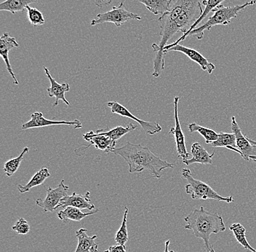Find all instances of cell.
<instances>
[{
	"instance_id": "obj_1",
	"label": "cell",
	"mask_w": 256,
	"mask_h": 252,
	"mask_svg": "<svg viewBox=\"0 0 256 252\" xmlns=\"http://www.w3.org/2000/svg\"><path fill=\"white\" fill-rule=\"evenodd\" d=\"M112 153L124 159L130 173H140L147 170L152 177L160 179L163 170L174 168V164L156 156L148 147L140 144L128 142L126 145L112 150Z\"/></svg>"
},
{
	"instance_id": "obj_2",
	"label": "cell",
	"mask_w": 256,
	"mask_h": 252,
	"mask_svg": "<svg viewBox=\"0 0 256 252\" xmlns=\"http://www.w3.org/2000/svg\"><path fill=\"white\" fill-rule=\"evenodd\" d=\"M186 223V229H190L198 238L202 239L207 252H215L210 242L212 234H217L226 230L223 217L217 213H210L204 207L196 208L184 219Z\"/></svg>"
},
{
	"instance_id": "obj_3",
	"label": "cell",
	"mask_w": 256,
	"mask_h": 252,
	"mask_svg": "<svg viewBox=\"0 0 256 252\" xmlns=\"http://www.w3.org/2000/svg\"><path fill=\"white\" fill-rule=\"evenodd\" d=\"M256 4V0H251L243 5L232 6V7H225L223 5H220L218 7L214 9V16H210L206 23L203 24L198 28H195L187 35V38L190 36H196L198 40H202L204 37V32L206 30L210 31L214 26H226L231 23L232 19H236L238 14L241 11H244L249 6H254Z\"/></svg>"
},
{
	"instance_id": "obj_4",
	"label": "cell",
	"mask_w": 256,
	"mask_h": 252,
	"mask_svg": "<svg viewBox=\"0 0 256 252\" xmlns=\"http://www.w3.org/2000/svg\"><path fill=\"white\" fill-rule=\"evenodd\" d=\"M182 175L188 182L185 187L186 192L191 195L192 198L194 200L210 199V200H215L217 201L226 202L227 203L234 202L233 197L222 196L206 183L194 179L192 176L191 171L188 168L182 169Z\"/></svg>"
},
{
	"instance_id": "obj_5",
	"label": "cell",
	"mask_w": 256,
	"mask_h": 252,
	"mask_svg": "<svg viewBox=\"0 0 256 252\" xmlns=\"http://www.w3.org/2000/svg\"><path fill=\"white\" fill-rule=\"evenodd\" d=\"M124 2H122L120 3L119 6L113 7L111 11L108 12L98 14L96 19L91 22L90 25L94 27L98 24L112 23L116 27H120L130 20H142L140 16L127 11L124 8Z\"/></svg>"
},
{
	"instance_id": "obj_6",
	"label": "cell",
	"mask_w": 256,
	"mask_h": 252,
	"mask_svg": "<svg viewBox=\"0 0 256 252\" xmlns=\"http://www.w3.org/2000/svg\"><path fill=\"white\" fill-rule=\"evenodd\" d=\"M232 130L236 136V147L240 156L247 161L252 160L256 163V142L242 134L234 116L232 118Z\"/></svg>"
},
{
	"instance_id": "obj_7",
	"label": "cell",
	"mask_w": 256,
	"mask_h": 252,
	"mask_svg": "<svg viewBox=\"0 0 256 252\" xmlns=\"http://www.w3.org/2000/svg\"><path fill=\"white\" fill-rule=\"evenodd\" d=\"M70 187L65 184L64 179L56 188L49 187L47 189V196L44 200L38 199L36 204L42 208L44 212H52L57 209L58 205L60 204V200L67 195Z\"/></svg>"
},
{
	"instance_id": "obj_8",
	"label": "cell",
	"mask_w": 256,
	"mask_h": 252,
	"mask_svg": "<svg viewBox=\"0 0 256 252\" xmlns=\"http://www.w3.org/2000/svg\"><path fill=\"white\" fill-rule=\"evenodd\" d=\"M107 106L111 109L112 113L116 114V115H120V116L124 117V118L132 119V120H135L138 124H140V126H142V128H143L144 131L146 134L154 135L161 132L162 130L159 123H156V122H147L136 118V116H134V115H132L128 110V109L120 104L119 102H108L107 103Z\"/></svg>"
},
{
	"instance_id": "obj_9",
	"label": "cell",
	"mask_w": 256,
	"mask_h": 252,
	"mask_svg": "<svg viewBox=\"0 0 256 252\" xmlns=\"http://www.w3.org/2000/svg\"><path fill=\"white\" fill-rule=\"evenodd\" d=\"M67 126L72 127L75 129L82 128V123L79 120H72V121H64V120H51L46 119L43 116L42 112H36L32 114L31 120L22 125V130L31 129V128H42L50 126Z\"/></svg>"
},
{
	"instance_id": "obj_10",
	"label": "cell",
	"mask_w": 256,
	"mask_h": 252,
	"mask_svg": "<svg viewBox=\"0 0 256 252\" xmlns=\"http://www.w3.org/2000/svg\"><path fill=\"white\" fill-rule=\"evenodd\" d=\"M178 96H176L174 98V118H175V127L171 128L169 134L174 135L175 139L176 150H177L178 155L179 158H182V162L188 160V157L192 155L191 153H188L186 147V139L183 131L180 126V121H179L178 112Z\"/></svg>"
},
{
	"instance_id": "obj_11",
	"label": "cell",
	"mask_w": 256,
	"mask_h": 252,
	"mask_svg": "<svg viewBox=\"0 0 256 252\" xmlns=\"http://www.w3.org/2000/svg\"><path fill=\"white\" fill-rule=\"evenodd\" d=\"M83 138L86 142H89L90 144L82 148L81 147V148L75 150V152L81 151L79 155H82V151H84V154H86L87 149L92 145L95 147L96 150L104 151L106 153H111L112 151L114 150L115 147H116V141L110 139L108 136L97 134L92 131H89L83 135Z\"/></svg>"
},
{
	"instance_id": "obj_12",
	"label": "cell",
	"mask_w": 256,
	"mask_h": 252,
	"mask_svg": "<svg viewBox=\"0 0 256 252\" xmlns=\"http://www.w3.org/2000/svg\"><path fill=\"white\" fill-rule=\"evenodd\" d=\"M170 51H177V52L182 53L184 55L190 58L192 62L198 64L201 67L203 71L207 72L209 75H211L212 72L216 70V66L214 64L211 63V62H210L204 56L202 55L196 50L178 44L174 46V47L169 48L168 51L164 52V54H167L168 52H170Z\"/></svg>"
},
{
	"instance_id": "obj_13",
	"label": "cell",
	"mask_w": 256,
	"mask_h": 252,
	"mask_svg": "<svg viewBox=\"0 0 256 252\" xmlns=\"http://www.w3.org/2000/svg\"><path fill=\"white\" fill-rule=\"evenodd\" d=\"M90 192H86L84 195L76 194L73 192L71 195H66L60 200V204L58 205L57 208H66L71 206L80 209H88L90 211H94L95 209V205L90 203Z\"/></svg>"
},
{
	"instance_id": "obj_14",
	"label": "cell",
	"mask_w": 256,
	"mask_h": 252,
	"mask_svg": "<svg viewBox=\"0 0 256 252\" xmlns=\"http://www.w3.org/2000/svg\"><path fill=\"white\" fill-rule=\"evenodd\" d=\"M18 47H19V44L16 41L15 38L10 36L8 32L3 34L2 36L0 38V54L6 64V68H7L8 72L14 80V84L16 86L19 84V82L12 71V67H11L9 60V52L12 48Z\"/></svg>"
},
{
	"instance_id": "obj_15",
	"label": "cell",
	"mask_w": 256,
	"mask_h": 252,
	"mask_svg": "<svg viewBox=\"0 0 256 252\" xmlns=\"http://www.w3.org/2000/svg\"><path fill=\"white\" fill-rule=\"evenodd\" d=\"M44 72L47 75L48 79L50 82V87L47 89L48 96L50 97L56 98V102L52 104V107H57L58 105V102L60 100L63 101L67 106L70 105V103L66 100L65 97V94L68 92L70 90V86L68 83H63L60 84L52 76H51L50 72L46 67H44Z\"/></svg>"
},
{
	"instance_id": "obj_16",
	"label": "cell",
	"mask_w": 256,
	"mask_h": 252,
	"mask_svg": "<svg viewBox=\"0 0 256 252\" xmlns=\"http://www.w3.org/2000/svg\"><path fill=\"white\" fill-rule=\"evenodd\" d=\"M191 159L185 160L183 163L186 166H190L193 163H200V164H212V158H214L215 152L210 154L202 146L200 145L199 143H194L192 145Z\"/></svg>"
},
{
	"instance_id": "obj_17",
	"label": "cell",
	"mask_w": 256,
	"mask_h": 252,
	"mask_svg": "<svg viewBox=\"0 0 256 252\" xmlns=\"http://www.w3.org/2000/svg\"><path fill=\"white\" fill-rule=\"evenodd\" d=\"M225 0H202V6H206V8H204V11H203L202 14L200 16V19L194 24V25L192 26V28L188 30V32L184 34V35H182V36L179 38L178 40H176V42H174V43L170 45H168L164 48V54L166 51H168L169 48L174 47V46H176V45L179 44L180 42L184 41V40L186 39L187 35L190 33V32L192 31V30H194L195 27H196V26L198 25L211 12V11H214V9H216V8L218 7L220 5H222V3ZM166 55V54H164Z\"/></svg>"
},
{
	"instance_id": "obj_18",
	"label": "cell",
	"mask_w": 256,
	"mask_h": 252,
	"mask_svg": "<svg viewBox=\"0 0 256 252\" xmlns=\"http://www.w3.org/2000/svg\"><path fill=\"white\" fill-rule=\"evenodd\" d=\"M98 211L99 209H96L89 213H83L82 212L81 209L80 208L68 206L64 208V210L58 211L57 213V216L59 219L63 221L64 224H67L71 221H82L84 218L90 216V215L95 214Z\"/></svg>"
},
{
	"instance_id": "obj_19",
	"label": "cell",
	"mask_w": 256,
	"mask_h": 252,
	"mask_svg": "<svg viewBox=\"0 0 256 252\" xmlns=\"http://www.w3.org/2000/svg\"><path fill=\"white\" fill-rule=\"evenodd\" d=\"M87 229L81 228L76 231V236L78 239V244L74 252H94L98 243H96L97 235L89 236Z\"/></svg>"
},
{
	"instance_id": "obj_20",
	"label": "cell",
	"mask_w": 256,
	"mask_h": 252,
	"mask_svg": "<svg viewBox=\"0 0 256 252\" xmlns=\"http://www.w3.org/2000/svg\"><path fill=\"white\" fill-rule=\"evenodd\" d=\"M154 15H163L168 12L175 0H138Z\"/></svg>"
},
{
	"instance_id": "obj_21",
	"label": "cell",
	"mask_w": 256,
	"mask_h": 252,
	"mask_svg": "<svg viewBox=\"0 0 256 252\" xmlns=\"http://www.w3.org/2000/svg\"><path fill=\"white\" fill-rule=\"evenodd\" d=\"M50 176V173L49 169L47 167H42L40 171H38L34 175L30 182L27 183L25 185L18 184V189L20 193L30 192L33 187L42 185Z\"/></svg>"
},
{
	"instance_id": "obj_22",
	"label": "cell",
	"mask_w": 256,
	"mask_h": 252,
	"mask_svg": "<svg viewBox=\"0 0 256 252\" xmlns=\"http://www.w3.org/2000/svg\"><path fill=\"white\" fill-rule=\"evenodd\" d=\"M210 144L214 147H225L227 150L234 151L239 155L240 154V152L236 147V136L234 133L232 134L224 132L219 133L217 140L211 143Z\"/></svg>"
},
{
	"instance_id": "obj_23",
	"label": "cell",
	"mask_w": 256,
	"mask_h": 252,
	"mask_svg": "<svg viewBox=\"0 0 256 252\" xmlns=\"http://www.w3.org/2000/svg\"><path fill=\"white\" fill-rule=\"evenodd\" d=\"M38 3V0H6L0 4V11H8L12 14L23 12L30 4Z\"/></svg>"
},
{
	"instance_id": "obj_24",
	"label": "cell",
	"mask_w": 256,
	"mask_h": 252,
	"mask_svg": "<svg viewBox=\"0 0 256 252\" xmlns=\"http://www.w3.org/2000/svg\"><path fill=\"white\" fill-rule=\"evenodd\" d=\"M137 127L136 125H134L132 123H130L128 126L124 127L121 126H116L113 129L108 131H106V129L98 130L96 133L98 134L104 135V136H108L110 139L118 142L124 135L136 130Z\"/></svg>"
},
{
	"instance_id": "obj_25",
	"label": "cell",
	"mask_w": 256,
	"mask_h": 252,
	"mask_svg": "<svg viewBox=\"0 0 256 252\" xmlns=\"http://www.w3.org/2000/svg\"><path fill=\"white\" fill-rule=\"evenodd\" d=\"M230 229L233 232L238 243L242 245L244 249L248 250L249 252H256V249L252 248L248 243L247 237H246V229L242 224L240 223H234L230 225Z\"/></svg>"
},
{
	"instance_id": "obj_26",
	"label": "cell",
	"mask_w": 256,
	"mask_h": 252,
	"mask_svg": "<svg viewBox=\"0 0 256 252\" xmlns=\"http://www.w3.org/2000/svg\"><path fill=\"white\" fill-rule=\"evenodd\" d=\"M187 126H188L190 132H198L201 134L206 139V144H210L211 143L217 140L218 137V134H217L214 130L210 129V128H206V127L200 126L196 123H191Z\"/></svg>"
},
{
	"instance_id": "obj_27",
	"label": "cell",
	"mask_w": 256,
	"mask_h": 252,
	"mask_svg": "<svg viewBox=\"0 0 256 252\" xmlns=\"http://www.w3.org/2000/svg\"><path fill=\"white\" fill-rule=\"evenodd\" d=\"M30 151L28 147H26L22 151V153L17 158L11 159L4 163V171L8 176H12L18 169L20 163L23 161L24 155Z\"/></svg>"
},
{
	"instance_id": "obj_28",
	"label": "cell",
	"mask_w": 256,
	"mask_h": 252,
	"mask_svg": "<svg viewBox=\"0 0 256 252\" xmlns=\"http://www.w3.org/2000/svg\"><path fill=\"white\" fill-rule=\"evenodd\" d=\"M129 212V208L126 207L124 210V216H123L122 222L121 227L118 229L115 235V241L118 244L126 245L128 241V232L127 227L128 213Z\"/></svg>"
},
{
	"instance_id": "obj_29",
	"label": "cell",
	"mask_w": 256,
	"mask_h": 252,
	"mask_svg": "<svg viewBox=\"0 0 256 252\" xmlns=\"http://www.w3.org/2000/svg\"><path fill=\"white\" fill-rule=\"evenodd\" d=\"M26 11H27V17H28V22L34 27H40V26H42L46 24L44 16L39 10L30 7V6H27L26 8Z\"/></svg>"
},
{
	"instance_id": "obj_30",
	"label": "cell",
	"mask_w": 256,
	"mask_h": 252,
	"mask_svg": "<svg viewBox=\"0 0 256 252\" xmlns=\"http://www.w3.org/2000/svg\"><path fill=\"white\" fill-rule=\"evenodd\" d=\"M12 229L19 235H26L30 231V226L28 221L24 218H20L18 221L12 226Z\"/></svg>"
},
{
	"instance_id": "obj_31",
	"label": "cell",
	"mask_w": 256,
	"mask_h": 252,
	"mask_svg": "<svg viewBox=\"0 0 256 252\" xmlns=\"http://www.w3.org/2000/svg\"><path fill=\"white\" fill-rule=\"evenodd\" d=\"M104 252H127L126 251V245H112L108 248V249L106 250Z\"/></svg>"
},
{
	"instance_id": "obj_32",
	"label": "cell",
	"mask_w": 256,
	"mask_h": 252,
	"mask_svg": "<svg viewBox=\"0 0 256 252\" xmlns=\"http://www.w3.org/2000/svg\"><path fill=\"white\" fill-rule=\"evenodd\" d=\"M94 1L97 7L104 8L111 4L113 0H94Z\"/></svg>"
},
{
	"instance_id": "obj_33",
	"label": "cell",
	"mask_w": 256,
	"mask_h": 252,
	"mask_svg": "<svg viewBox=\"0 0 256 252\" xmlns=\"http://www.w3.org/2000/svg\"><path fill=\"white\" fill-rule=\"evenodd\" d=\"M170 243V240H167V241L166 242V248H164V252H176V251H172V250H170H170H169Z\"/></svg>"
},
{
	"instance_id": "obj_34",
	"label": "cell",
	"mask_w": 256,
	"mask_h": 252,
	"mask_svg": "<svg viewBox=\"0 0 256 252\" xmlns=\"http://www.w3.org/2000/svg\"><path fill=\"white\" fill-rule=\"evenodd\" d=\"M98 245L96 247L95 250H94V252H98Z\"/></svg>"
}]
</instances>
